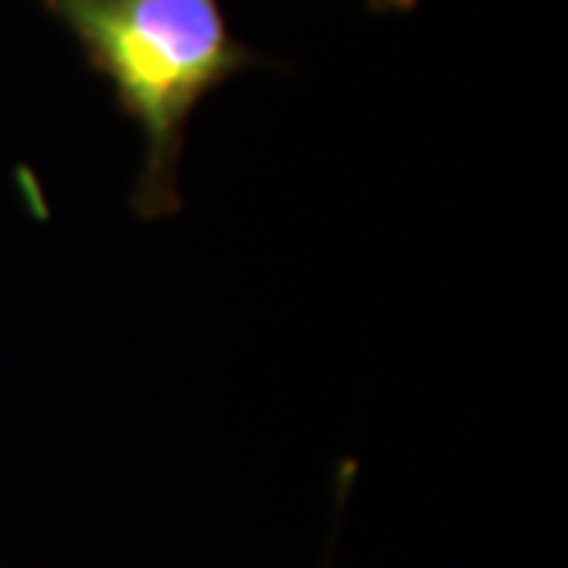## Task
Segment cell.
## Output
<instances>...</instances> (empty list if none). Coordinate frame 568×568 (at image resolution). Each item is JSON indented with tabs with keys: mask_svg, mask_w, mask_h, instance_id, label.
I'll return each instance as SVG.
<instances>
[{
	"mask_svg": "<svg viewBox=\"0 0 568 568\" xmlns=\"http://www.w3.org/2000/svg\"><path fill=\"white\" fill-rule=\"evenodd\" d=\"M111 82L114 104L145 136L130 205L140 219L181 212L186 121L219 85L265 63L231 32L219 0H39Z\"/></svg>",
	"mask_w": 568,
	"mask_h": 568,
	"instance_id": "obj_1",
	"label": "cell"
},
{
	"mask_svg": "<svg viewBox=\"0 0 568 568\" xmlns=\"http://www.w3.org/2000/svg\"><path fill=\"white\" fill-rule=\"evenodd\" d=\"M364 3L373 13H405L417 7V0H364Z\"/></svg>",
	"mask_w": 568,
	"mask_h": 568,
	"instance_id": "obj_2",
	"label": "cell"
}]
</instances>
